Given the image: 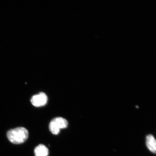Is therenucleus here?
I'll use <instances>...</instances> for the list:
<instances>
[{
	"mask_svg": "<svg viewBox=\"0 0 156 156\" xmlns=\"http://www.w3.org/2000/svg\"><path fill=\"white\" fill-rule=\"evenodd\" d=\"M28 130L22 127L10 130L7 133L9 141L15 144L24 143L28 139Z\"/></svg>",
	"mask_w": 156,
	"mask_h": 156,
	"instance_id": "f257e3e1",
	"label": "nucleus"
},
{
	"mask_svg": "<svg viewBox=\"0 0 156 156\" xmlns=\"http://www.w3.org/2000/svg\"><path fill=\"white\" fill-rule=\"evenodd\" d=\"M68 125L67 121L66 119L61 117H57L50 122L49 129L51 133L57 135L59 133L60 129L67 128Z\"/></svg>",
	"mask_w": 156,
	"mask_h": 156,
	"instance_id": "f03ea898",
	"label": "nucleus"
},
{
	"mask_svg": "<svg viewBox=\"0 0 156 156\" xmlns=\"http://www.w3.org/2000/svg\"><path fill=\"white\" fill-rule=\"evenodd\" d=\"M48 100V97L45 94L41 92L33 96L30 101L34 106L39 107L44 106L47 103Z\"/></svg>",
	"mask_w": 156,
	"mask_h": 156,
	"instance_id": "7ed1b4c3",
	"label": "nucleus"
},
{
	"mask_svg": "<svg viewBox=\"0 0 156 156\" xmlns=\"http://www.w3.org/2000/svg\"><path fill=\"white\" fill-rule=\"evenodd\" d=\"M146 145L150 151L153 153H156V140L154 136L151 134H149L146 136Z\"/></svg>",
	"mask_w": 156,
	"mask_h": 156,
	"instance_id": "20e7f679",
	"label": "nucleus"
},
{
	"mask_svg": "<svg viewBox=\"0 0 156 156\" xmlns=\"http://www.w3.org/2000/svg\"><path fill=\"white\" fill-rule=\"evenodd\" d=\"M34 153L35 156H48V150L45 146L41 144L35 148Z\"/></svg>",
	"mask_w": 156,
	"mask_h": 156,
	"instance_id": "39448f33",
	"label": "nucleus"
}]
</instances>
